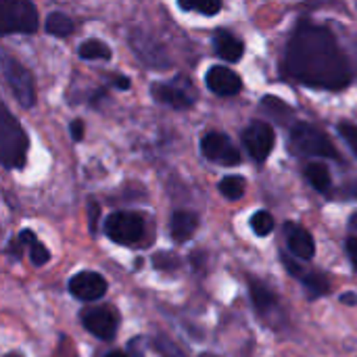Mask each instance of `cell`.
<instances>
[{
  "label": "cell",
  "mask_w": 357,
  "mask_h": 357,
  "mask_svg": "<svg viewBox=\"0 0 357 357\" xmlns=\"http://www.w3.org/2000/svg\"><path fill=\"white\" fill-rule=\"evenodd\" d=\"M245 188L247 184H245V178L241 176H226L220 182V192L230 201H238L245 195Z\"/></svg>",
  "instance_id": "21"
},
{
  "label": "cell",
  "mask_w": 357,
  "mask_h": 357,
  "mask_svg": "<svg viewBox=\"0 0 357 357\" xmlns=\"http://www.w3.org/2000/svg\"><path fill=\"white\" fill-rule=\"evenodd\" d=\"M0 31L6 33H33L38 29V10L27 0L4 2L0 10Z\"/></svg>",
  "instance_id": "4"
},
{
  "label": "cell",
  "mask_w": 357,
  "mask_h": 357,
  "mask_svg": "<svg viewBox=\"0 0 357 357\" xmlns=\"http://www.w3.org/2000/svg\"><path fill=\"white\" fill-rule=\"evenodd\" d=\"M341 301H343L345 305H357V295H354V293H345V295L341 297Z\"/></svg>",
  "instance_id": "32"
},
{
  "label": "cell",
  "mask_w": 357,
  "mask_h": 357,
  "mask_svg": "<svg viewBox=\"0 0 357 357\" xmlns=\"http://www.w3.org/2000/svg\"><path fill=\"white\" fill-rule=\"evenodd\" d=\"M4 357H23V354H19V351H10V354H6Z\"/></svg>",
  "instance_id": "35"
},
{
  "label": "cell",
  "mask_w": 357,
  "mask_h": 357,
  "mask_svg": "<svg viewBox=\"0 0 357 357\" xmlns=\"http://www.w3.org/2000/svg\"><path fill=\"white\" fill-rule=\"evenodd\" d=\"M205 82L209 86V90L218 96H234L241 92L243 88V79L238 73H234L232 69L228 67H222V65H215L207 71L205 75Z\"/></svg>",
  "instance_id": "12"
},
{
  "label": "cell",
  "mask_w": 357,
  "mask_h": 357,
  "mask_svg": "<svg viewBox=\"0 0 357 357\" xmlns=\"http://www.w3.org/2000/svg\"><path fill=\"white\" fill-rule=\"evenodd\" d=\"M213 44H215V50L218 54L228 61V63H236L241 61L243 52H245V44L241 38H236L234 33L226 31V29H218L213 33Z\"/></svg>",
  "instance_id": "15"
},
{
  "label": "cell",
  "mask_w": 357,
  "mask_h": 357,
  "mask_svg": "<svg viewBox=\"0 0 357 357\" xmlns=\"http://www.w3.org/2000/svg\"><path fill=\"white\" fill-rule=\"evenodd\" d=\"M289 149L297 157H328L339 159V151L331 138L312 123H297L289 136Z\"/></svg>",
  "instance_id": "3"
},
{
  "label": "cell",
  "mask_w": 357,
  "mask_h": 357,
  "mask_svg": "<svg viewBox=\"0 0 357 357\" xmlns=\"http://www.w3.org/2000/svg\"><path fill=\"white\" fill-rule=\"evenodd\" d=\"M105 232L117 245H134L144 234V218L132 211H115L107 218Z\"/></svg>",
  "instance_id": "5"
},
{
  "label": "cell",
  "mask_w": 357,
  "mask_h": 357,
  "mask_svg": "<svg viewBox=\"0 0 357 357\" xmlns=\"http://www.w3.org/2000/svg\"><path fill=\"white\" fill-rule=\"evenodd\" d=\"M337 132L341 134V138L349 144V149L354 151V155L357 157V126L349 123V121H341L337 126Z\"/></svg>",
  "instance_id": "25"
},
{
  "label": "cell",
  "mask_w": 357,
  "mask_h": 357,
  "mask_svg": "<svg viewBox=\"0 0 357 357\" xmlns=\"http://www.w3.org/2000/svg\"><path fill=\"white\" fill-rule=\"evenodd\" d=\"M113 86L119 88V90H128V88H130V79L123 77V75H121V77H113Z\"/></svg>",
  "instance_id": "31"
},
{
  "label": "cell",
  "mask_w": 357,
  "mask_h": 357,
  "mask_svg": "<svg viewBox=\"0 0 357 357\" xmlns=\"http://www.w3.org/2000/svg\"><path fill=\"white\" fill-rule=\"evenodd\" d=\"M151 94L155 96V100L172 109H188L197 100V90L186 77H176L172 82H157L153 84Z\"/></svg>",
  "instance_id": "6"
},
{
  "label": "cell",
  "mask_w": 357,
  "mask_h": 357,
  "mask_svg": "<svg viewBox=\"0 0 357 357\" xmlns=\"http://www.w3.org/2000/svg\"><path fill=\"white\" fill-rule=\"evenodd\" d=\"M249 293H251L253 307H255L257 314H261V316H268V314L278 305L276 295H274L264 282H259L257 278H251V280H249Z\"/></svg>",
  "instance_id": "17"
},
{
  "label": "cell",
  "mask_w": 357,
  "mask_h": 357,
  "mask_svg": "<svg viewBox=\"0 0 357 357\" xmlns=\"http://www.w3.org/2000/svg\"><path fill=\"white\" fill-rule=\"evenodd\" d=\"M88 218H90V232H96V224H98V218H100V205L90 201L88 203Z\"/></svg>",
  "instance_id": "27"
},
{
  "label": "cell",
  "mask_w": 357,
  "mask_h": 357,
  "mask_svg": "<svg viewBox=\"0 0 357 357\" xmlns=\"http://www.w3.org/2000/svg\"><path fill=\"white\" fill-rule=\"evenodd\" d=\"M349 228L357 232V213H354V215H351V220H349Z\"/></svg>",
  "instance_id": "33"
},
{
  "label": "cell",
  "mask_w": 357,
  "mask_h": 357,
  "mask_svg": "<svg viewBox=\"0 0 357 357\" xmlns=\"http://www.w3.org/2000/svg\"><path fill=\"white\" fill-rule=\"evenodd\" d=\"M29 255H31V264L33 266H44L48 259H50V251L40 243V241H36V243H31L29 245Z\"/></svg>",
  "instance_id": "26"
},
{
  "label": "cell",
  "mask_w": 357,
  "mask_h": 357,
  "mask_svg": "<svg viewBox=\"0 0 357 357\" xmlns=\"http://www.w3.org/2000/svg\"><path fill=\"white\" fill-rule=\"evenodd\" d=\"M79 56L88 61H98V59H111V48L100 42V40H86L79 46Z\"/></svg>",
  "instance_id": "20"
},
{
  "label": "cell",
  "mask_w": 357,
  "mask_h": 357,
  "mask_svg": "<svg viewBox=\"0 0 357 357\" xmlns=\"http://www.w3.org/2000/svg\"><path fill=\"white\" fill-rule=\"evenodd\" d=\"M305 178L310 180V184L318 190V192H328L333 186V178L331 172L324 163H310L305 167Z\"/></svg>",
  "instance_id": "18"
},
{
  "label": "cell",
  "mask_w": 357,
  "mask_h": 357,
  "mask_svg": "<svg viewBox=\"0 0 357 357\" xmlns=\"http://www.w3.org/2000/svg\"><path fill=\"white\" fill-rule=\"evenodd\" d=\"M46 31L50 36H56V38H67L73 31V21L65 13H59V10L50 13L46 19Z\"/></svg>",
  "instance_id": "19"
},
{
  "label": "cell",
  "mask_w": 357,
  "mask_h": 357,
  "mask_svg": "<svg viewBox=\"0 0 357 357\" xmlns=\"http://www.w3.org/2000/svg\"><path fill=\"white\" fill-rule=\"evenodd\" d=\"M69 132H71L73 140H82V138H84V121H79V119L71 121V126H69Z\"/></svg>",
  "instance_id": "28"
},
{
  "label": "cell",
  "mask_w": 357,
  "mask_h": 357,
  "mask_svg": "<svg viewBox=\"0 0 357 357\" xmlns=\"http://www.w3.org/2000/svg\"><path fill=\"white\" fill-rule=\"evenodd\" d=\"M201 151L203 155L220 165H238L241 163V153L236 151L234 142L220 132H211L201 140Z\"/></svg>",
  "instance_id": "9"
},
{
  "label": "cell",
  "mask_w": 357,
  "mask_h": 357,
  "mask_svg": "<svg viewBox=\"0 0 357 357\" xmlns=\"http://www.w3.org/2000/svg\"><path fill=\"white\" fill-rule=\"evenodd\" d=\"M347 253H349V259H351V264L356 266L357 270V236L347 238Z\"/></svg>",
  "instance_id": "29"
},
{
  "label": "cell",
  "mask_w": 357,
  "mask_h": 357,
  "mask_svg": "<svg viewBox=\"0 0 357 357\" xmlns=\"http://www.w3.org/2000/svg\"><path fill=\"white\" fill-rule=\"evenodd\" d=\"M282 261L287 266V270L297 278L301 280V284L312 293V297H322V295H328L331 293V282L324 274L320 272H314V270H303L297 261H293L289 255L282 253Z\"/></svg>",
  "instance_id": "13"
},
{
  "label": "cell",
  "mask_w": 357,
  "mask_h": 357,
  "mask_svg": "<svg viewBox=\"0 0 357 357\" xmlns=\"http://www.w3.org/2000/svg\"><path fill=\"white\" fill-rule=\"evenodd\" d=\"M341 197H347V199H357V182L354 184H345L339 192Z\"/></svg>",
  "instance_id": "30"
},
{
  "label": "cell",
  "mask_w": 357,
  "mask_h": 357,
  "mask_svg": "<svg viewBox=\"0 0 357 357\" xmlns=\"http://www.w3.org/2000/svg\"><path fill=\"white\" fill-rule=\"evenodd\" d=\"M82 324L90 335H94L102 341H109L117 333L119 316L111 307H102V305L90 307V310L82 312Z\"/></svg>",
  "instance_id": "10"
},
{
  "label": "cell",
  "mask_w": 357,
  "mask_h": 357,
  "mask_svg": "<svg viewBox=\"0 0 357 357\" xmlns=\"http://www.w3.org/2000/svg\"><path fill=\"white\" fill-rule=\"evenodd\" d=\"M287 232V245L293 251V255H297L299 259H312L316 255V243L314 236L297 224H287L284 226Z\"/></svg>",
  "instance_id": "14"
},
{
  "label": "cell",
  "mask_w": 357,
  "mask_h": 357,
  "mask_svg": "<svg viewBox=\"0 0 357 357\" xmlns=\"http://www.w3.org/2000/svg\"><path fill=\"white\" fill-rule=\"evenodd\" d=\"M197 226H199V218L192 211H176L169 222L172 238L176 243H186L197 232Z\"/></svg>",
  "instance_id": "16"
},
{
  "label": "cell",
  "mask_w": 357,
  "mask_h": 357,
  "mask_svg": "<svg viewBox=\"0 0 357 357\" xmlns=\"http://www.w3.org/2000/svg\"><path fill=\"white\" fill-rule=\"evenodd\" d=\"M2 67H4V77L15 94V98L23 107H33L36 102V86H33V75L23 67L17 59L2 54Z\"/></svg>",
  "instance_id": "7"
},
{
  "label": "cell",
  "mask_w": 357,
  "mask_h": 357,
  "mask_svg": "<svg viewBox=\"0 0 357 357\" xmlns=\"http://www.w3.org/2000/svg\"><path fill=\"white\" fill-rule=\"evenodd\" d=\"M251 228L257 236H268L274 230V218L270 211H255L251 215Z\"/></svg>",
  "instance_id": "22"
},
{
  "label": "cell",
  "mask_w": 357,
  "mask_h": 357,
  "mask_svg": "<svg viewBox=\"0 0 357 357\" xmlns=\"http://www.w3.org/2000/svg\"><path fill=\"white\" fill-rule=\"evenodd\" d=\"M107 357H128V356H123L121 351H111V354H109Z\"/></svg>",
  "instance_id": "34"
},
{
  "label": "cell",
  "mask_w": 357,
  "mask_h": 357,
  "mask_svg": "<svg viewBox=\"0 0 357 357\" xmlns=\"http://www.w3.org/2000/svg\"><path fill=\"white\" fill-rule=\"evenodd\" d=\"M29 140L21 123L2 105L0 107V161L6 169H21L27 161Z\"/></svg>",
  "instance_id": "2"
},
{
  "label": "cell",
  "mask_w": 357,
  "mask_h": 357,
  "mask_svg": "<svg viewBox=\"0 0 357 357\" xmlns=\"http://www.w3.org/2000/svg\"><path fill=\"white\" fill-rule=\"evenodd\" d=\"M261 109H266V111H272V109H274L280 121L287 119L284 115H291V113H293L291 107H287V105H284L280 98H276V96H264V98H261Z\"/></svg>",
  "instance_id": "24"
},
{
  "label": "cell",
  "mask_w": 357,
  "mask_h": 357,
  "mask_svg": "<svg viewBox=\"0 0 357 357\" xmlns=\"http://www.w3.org/2000/svg\"><path fill=\"white\" fill-rule=\"evenodd\" d=\"M69 293L82 301H98L107 293V280L96 272H79L69 280Z\"/></svg>",
  "instance_id": "11"
},
{
  "label": "cell",
  "mask_w": 357,
  "mask_h": 357,
  "mask_svg": "<svg viewBox=\"0 0 357 357\" xmlns=\"http://www.w3.org/2000/svg\"><path fill=\"white\" fill-rule=\"evenodd\" d=\"M284 73L312 88L343 90L351 82V67L337 38L322 25L303 21L287 42Z\"/></svg>",
  "instance_id": "1"
},
{
  "label": "cell",
  "mask_w": 357,
  "mask_h": 357,
  "mask_svg": "<svg viewBox=\"0 0 357 357\" xmlns=\"http://www.w3.org/2000/svg\"><path fill=\"white\" fill-rule=\"evenodd\" d=\"M243 144L255 161H266L276 144V134L268 121L255 119L243 132Z\"/></svg>",
  "instance_id": "8"
},
{
  "label": "cell",
  "mask_w": 357,
  "mask_h": 357,
  "mask_svg": "<svg viewBox=\"0 0 357 357\" xmlns=\"http://www.w3.org/2000/svg\"><path fill=\"white\" fill-rule=\"evenodd\" d=\"M178 6L182 10H197V13H203V15H215L222 10V2L218 0H205V2H188V0H180Z\"/></svg>",
  "instance_id": "23"
}]
</instances>
